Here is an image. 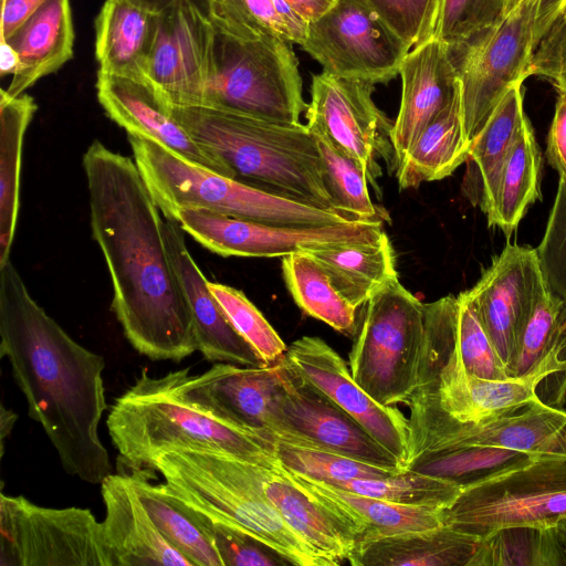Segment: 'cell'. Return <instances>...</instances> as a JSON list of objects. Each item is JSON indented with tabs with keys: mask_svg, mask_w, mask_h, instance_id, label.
Here are the masks:
<instances>
[{
	"mask_svg": "<svg viewBox=\"0 0 566 566\" xmlns=\"http://www.w3.org/2000/svg\"><path fill=\"white\" fill-rule=\"evenodd\" d=\"M509 377L542 378L537 396L558 408L566 397V301L549 291L538 302L522 335Z\"/></svg>",
	"mask_w": 566,
	"mask_h": 566,
	"instance_id": "26",
	"label": "cell"
},
{
	"mask_svg": "<svg viewBox=\"0 0 566 566\" xmlns=\"http://www.w3.org/2000/svg\"><path fill=\"white\" fill-rule=\"evenodd\" d=\"M1 44V62H0V74L6 76L14 74L18 67V56L13 48L6 41H0Z\"/></svg>",
	"mask_w": 566,
	"mask_h": 566,
	"instance_id": "55",
	"label": "cell"
},
{
	"mask_svg": "<svg viewBox=\"0 0 566 566\" xmlns=\"http://www.w3.org/2000/svg\"><path fill=\"white\" fill-rule=\"evenodd\" d=\"M307 22L329 10L337 0H285Z\"/></svg>",
	"mask_w": 566,
	"mask_h": 566,
	"instance_id": "54",
	"label": "cell"
},
{
	"mask_svg": "<svg viewBox=\"0 0 566 566\" xmlns=\"http://www.w3.org/2000/svg\"><path fill=\"white\" fill-rule=\"evenodd\" d=\"M348 355L355 381L384 406H407L418 384L424 304L397 279L364 306Z\"/></svg>",
	"mask_w": 566,
	"mask_h": 566,
	"instance_id": "7",
	"label": "cell"
},
{
	"mask_svg": "<svg viewBox=\"0 0 566 566\" xmlns=\"http://www.w3.org/2000/svg\"><path fill=\"white\" fill-rule=\"evenodd\" d=\"M133 159L166 219L184 209L281 227L358 221L338 211L296 202L189 163L157 142L127 134Z\"/></svg>",
	"mask_w": 566,
	"mask_h": 566,
	"instance_id": "6",
	"label": "cell"
},
{
	"mask_svg": "<svg viewBox=\"0 0 566 566\" xmlns=\"http://www.w3.org/2000/svg\"><path fill=\"white\" fill-rule=\"evenodd\" d=\"M106 424L119 462L129 470H145L153 457L170 449L221 452L263 467L277 463L273 441L197 408L180 396L167 374L150 377L143 371L116 398Z\"/></svg>",
	"mask_w": 566,
	"mask_h": 566,
	"instance_id": "4",
	"label": "cell"
},
{
	"mask_svg": "<svg viewBox=\"0 0 566 566\" xmlns=\"http://www.w3.org/2000/svg\"><path fill=\"white\" fill-rule=\"evenodd\" d=\"M566 516V457L538 454L465 483L442 523L479 535L507 526L553 527Z\"/></svg>",
	"mask_w": 566,
	"mask_h": 566,
	"instance_id": "9",
	"label": "cell"
},
{
	"mask_svg": "<svg viewBox=\"0 0 566 566\" xmlns=\"http://www.w3.org/2000/svg\"><path fill=\"white\" fill-rule=\"evenodd\" d=\"M528 75L548 78L556 87L566 92V18L559 15L537 44Z\"/></svg>",
	"mask_w": 566,
	"mask_h": 566,
	"instance_id": "50",
	"label": "cell"
},
{
	"mask_svg": "<svg viewBox=\"0 0 566 566\" xmlns=\"http://www.w3.org/2000/svg\"><path fill=\"white\" fill-rule=\"evenodd\" d=\"M188 506L201 530L214 545L222 566H277L290 564L250 534L213 520L190 505Z\"/></svg>",
	"mask_w": 566,
	"mask_h": 566,
	"instance_id": "47",
	"label": "cell"
},
{
	"mask_svg": "<svg viewBox=\"0 0 566 566\" xmlns=\"http://www.w3.org/2000/svg\"><path fill=\"white\" fill-rule=\"evenodd\" d=\"M185 233L177 221L164 220L166 249L189 303L198 350L209 361L264 367L260 356L235 331L211 293L209 281L187 248Z\"/></svg>",
	"mask_w": 566,
	"mask_h": 566,
	"instance_id": "23",
	"label": "cell"
},
{
	"mask_svg": "<svg viewBox=\"0 0 566 566\" xmlns=\"http://www.w3.org/2000/svg\"><path fill=\"white\" fill-rule=\"evenodd\" d=\"M4 41L18 56L17 71L4 91L17 97L72 59L74 28L70 0H46Z\"/></svg>",
	"mask_w": 566,
	"mask_h": 566,
	"instance_id": "28",
	"label": "cell"
},
{
	"mask_svg": "<svg viewBox=\"0 0 566 566\" xmlns=\"http://www.w3.org/2000/svg\"><path fill=\"white\" fill-rule=\"evenodd\" d=\"M279 463L287 471L331 483L386 478L402 471L356 460L336 452L303 447L273 438Z\"/></svg>",
	"mask_w": 566,
	"mask_h": 566,
	"instance_id": "42",
	"label": "cell"
},
{
	"mask_svg": "<svg viewBox=\"0 0 566 566\" xmlns=\"http://www.w3.org/2000/svg\"><path fill=\"white\" fill-rule=\"evenodd\" d=\"M327 484L394 503L442 510L457 499L462 489V485L453 480L412 470L386 478L354 479Z\"/></svg>",
	"mask_w": 566,
	"mask_h": 566,
	"instance_id": "40",
	"label": "cell"
},
{
	"mask_svg": "<svg viewBox=\"0 0 566 566\" xmlns=\"http://www.w3.org/2000/svg\"><path fill=\"white\" fill-rule=\"evenodd\" d=\"M0 566H112L88 509H54L0 494Z\"/></svg>",
	"mask_w": 566,
	"mask_h": 566,
	"instance_id": "12",
	"label": "cell"
},
{
	"mask_svg": "<svg viewBox=\"0 0 566 566\" xmlns=\"http://www.w3.org/2000/svg\"><path fill=\"white\" fill-rule=\"evenodd\" d=\"M560 15H563V17H565V18H566V6H565V8H564V10H563V12H562V14H560Z\"/></svg>",
	"mask_w": 566,
	"mask_h": 566,
	"instance_id": "60",
	"label": "cell"
},
{
	"mask_svg": "<svg viewBox=\"0 0 566 566\" xmlns=\"http://www.w3.org/2000/svg\"><path fill=\"white\" fill-rule=\"evenodd\" d=\"M147 470L123 472L158 531L193 566H222L219 554L195 520L189 506L176 497L167 484L149 481Z\"/></svg>",
	"mask_w": 566,
	"mask_h": 566,
	"instance_id": "35",
	"label": "cell"
},
{
	"mask_svg": "<svg viewBox=\"0 0 566 566\" xmlns=\"http://www.w3.org/2000/svg\"><path fill=\"white\" fill-rule=\"evenodd\" d=\"M0 354L10 363L29 417L43 428L63 470L101 484L112 473L98 430L107 408L104 358L48 315L10 260L0 265Z\"/></svg>",
	"mask_w": 566,
	"mask_h": 566,
	"instance_id": "2",
	"label": "cell"
},
{
	"mask_svg": "<svg viewBox=\"0 0 566 566\" xmlns=\"http://www.w3.org/2000/svg\"><path fill=\"white\" fill-rule=\"evenodd\" d=\"M157 15L132 0H105L95 20L98 72L148 82Z\"/></svg>",
	"mask_w": 566,
	"mask_h": 566,
	"instance_id": "29",
	"label": "cell"
},
{
	"mask_svg": "<svg viewBox=\"0 0 566 566\" xmlns=\"http://www.w3.org/2000/svg\"><path fill=\"white\" fill-rule=\"evenodd\" d=\"M554 532L566 563V516L560 517L554 525Z\"/></svg>",
	"mask_w": 566,
	"mask_h": 566,
	"instance_id": "57",
	"label": "cell"
},
{
	"mask_svg": "<svg viewBox=\"0 0 566 566\" xmlns=\"http://www.w3.org/2000/svg\"><path fill=\"white\" fill-rule=\"evenodd\" d=\"M375 85L322 72L312 78L307 105V127L321 134L347 155L365 164L373 177L381 175L376 155L389 160L395 153L390 142L392 123L376 106Z\"/></svg>",
	"mask_w": 566,
	"mask_h": 566,
	"instance_id": "18",
	"label": "cell"
},
{
	"mask_svg": "<svg viewBox=\"0 0 566 566\" xmlns=\"http://www.w3.org/2000/svg\"><path fill=\"white\" fill-rule=\"evenodd\" d=\"M482 537L450 525L357 538L353 566H470Z\"/></svg>",
	"mask_w": 566,
	"mask_h": 566,
	"instance_id": "27",
	"label": "cell"
},
{
	"mask_svg": "<svg viewBox=\"0 0 566 566\" xmlns=\"http://www.w3.org/2000/svg\"><path fill=\"white\" fill-rule=\"evenodd\" d=\"M524 0H507L506 15L515 10Z\"/></svg>",
	"mask_w": 566,
	"mask_h": 566,
	"instance_id": "59",
	"label": "cell"
},
{
	"mask_svg": "<svg viewBox=\"0 0 566 566\" xmlns=\"http://www.w3.org/2000/svg\"><path fill=\"white\" fill-rule=\"evenodd\" d=\"M282 273L294 302L306 315L344 335H355L356 308L338 293L313 258L307 253L285 255Z\"/></svg>",
	"mask_w": 566,
	"mask_h": 566,
	"instance_id": "37",
	"label": "cell"
},
{
	"mask_svg": "<svg viewBox=\"0 0 566 566\" xmlns=\"http://www.w3.org/2000/svg\"><path fill=\"white\" fill-rule=\"evenodd\" d=\"M541 150L527 118L481 207L490 227H497L511 237L527 208L541 198Z\"/></svg>",
	"mask_w": 566,
	"mask_h": 566,
	"instance_id": "31",
	"label": "cell"
},
{
	"mask_svg": "<svg viewBox=\"0 0 566 566\" xmlns=\"http://www.w3.org/2000/svg\"><path fill=\"white\" fill-rule=\"evenodd\" d=\"M277 374L280 384L266 421L273 438L405 471L388 450L304 378L286 358L277 364Z\"/></svg>",
	"mask_w": 566,
	"mask_h": 566,
	"instance_id": "13",
	"label": "cell"
},
{
	"mask_svg": "<svg viewBox=\"0 0 566 566\" xmlns=\"http://www.w3.org/2000/svg\"><path fill=\"white\" fill-rule=\"evenodd\" d=\"M174 220L200 245L221 256H285L370 241L384 233L379 219L322 227H281L202 209H184Z\"/></svg>",
	"mask_w": 566,
	"mask_h": 566,
	"instance_id": "15",
	"label": "cell"
},
{
	"mask_svg": "<svg viewBox=\"0 0 566 566\" xmlns=\"http://www.w3.org/2000/svg\"><path fill=\"white\" fill-rule=\"evenodd\" d=\"M28 94L10 97L0 91V265L10 260L19 207L20 171L24 135L36 112Z\"/></svg>",
	"mask_w": 566,
	"mask_h": 566,
	"instance_id": "36",
	"label": "cell"
},
{
	"mask_svg": "<svg viewBox=\"0 0 566 566\" xmlns=\"http://www.w3.org/2000/svg\"><path fill=\"white\" fill-rule=\"evenodd\" d=\"M169 491L209 517L237 527L291 565L328 566L283 521L265 495L261 465L221 452L170 449L151 458Z\"/></svg>",
	"mask_w": 566,
	"mask_h": 566,
	"instance_id": "5",
	"label": "cell"
},
{
	"mask_svg": "<svg viewBox=\"0 0 566 566\" xmlns=\"http://www.w3.org/2000/svg\"><path fill=\"white\" fill-rule=\"evenodd\" d=\"M201 3L218 32L240 40L271 35L286 40L272 0H201Z\"/></svg>",
	"mask_w": 566,
	"mask_h": 566,
	"instance_id": "44",
	"label": "cell"
},
{
	"mask_svg": "<svg viewBox=\"0 0 566 566\" xmlns=\"http://www.w3.org/2000/svg\"><path fill=\"white\" fill-rule=\"evenodd\" d=\"M399 75L400 106L390 132L396 168L426 127L460 93L448 46L437 38L411 49Z\"/></svg>",
	"mask_w": 566,
	"mask_h": 566,
	"instance_id": "22",
	"label": "cell"
},
{
	"mask_svg": "<svg viewBox=\"0 0 566 566\" xmlns=\"http://www.w3.org/2000/svg\"><path fill=\"white\" fill-rule=\"evenodd\" d=\"M548 292L536 249L507 243L463 294L506 374L538 302Z\"/></svg>",
	"mask_w": 566,
	"mask_h": 566,
	"instance_id": "17",
	"label": "cell"
},
{
	"mask_svg": "<svg viewBox=\"0 0 566 566\" xmlns=\"http://www.w3.org/2000/svg\"><path fill=\"white\" fill-rule=\"evenodd\" d=\"M307 253L356 310L397 279L395 253L387 234L370 241L312 250Z\"/></svg>",
	"mask_w": 566,
	"mask_h": 566,
	"instance_id": "30",
	"label": "cell"
},
{
	"mask_svg": "<svg viewBox=\"0 0 566 566\" xmlns=\"http://www.w3.org/2000/svg\"><path fill=\"white\" fill-rule=\"evenodd\" d=\"M101 494L102 532L112 566H193L161 535L123 472L109 473Z\"/></svg>",
	"mask_w": 566,
	"mask_h": 566,
	"instance_id": "25",
	"label": "cell"
},
{
	"mask_svg": "<svg viewBox=\"0 0 566 566\" xmlns=\"http://www.w3.org/2000/svg\"><path fill=\"white\" fill-rule=\"evenodd\" d=\"M132 1L145 7L151 11L160 12L166 7H168L170 3H172L175 0H132ZM196 1L202 6L201 0H196Z\"/></svg>",
	"mask_w": 566,
	"mask_h": 566,
	"instance_id": "58",
	"label": "cell"
},
{
	"mask_svg": "<svg viewBox=\"0 0 566 566\" xmlns=\"http://www.w3.org/2000/svg\"><path fill=\"white\" fill-rule=\"evenodd\" d=\"M558 93L555 113L546 138V158L558 172L559 180L566 182V92Z\"/></svg>",
	"mask_w": 566,
	"mask_h": 566,
	"instance_id": "51",
	"label": "cell"
},
{
	"mask_svg": "<svg viewBox=\"0 0 566 566\" xmlns=\"http://www.w3.org/2000/svg\"><path fill=\"white\" fill-rule=\"evenodd\" d=\"M307 105L290 41L273 35L240 40L216 32L213 70L203 106L297 124Z\"/></svg>",
	"mask_w": 566,
	"mask_h": 566,
	"instance_id": "8",
	"label": "cell"
},
{
	"mask_svg": "<svg viewBox=\"0 0 566 566\" xmlns=\"http://www.w3.org/2000/svg\"><path fill=\"white\" fill-rule=\"evenodd\" d=\"M507 0H441L434 38L447 46L462 44L496 27Z\"/></svg>",
	"mask_w": 566,
	"mask_h": 566,
	"instance_id": "45",
	"label": "cell"
},
{
	"mask_svg": "<svg viewBox=\"0 0 566 566\" xmlns=\"http://www.w3.org/2000/svg\"><path fill=\"white\" fill-rule=\"evenodd\" d=\"M410 48L434 38L441 0H367Z\"/></svg>",
	"mask_w": 566,
	"mask_h": 566,
	"instance_id": "48",
	"label": "cell"
},
{
	"mask_svg": "<svg viewBox=\"0 0 566 566\" xmlns=\"http://www.w3.org/2000/svg\"><path fill=\"white\" fill-rule=\"evenodd\" d=\"M209 289L235 331L251 345L265 366H275L286 355L287 345L245 296L230 285L208 282Z\"/></svg>",
	"mask_w": 566,
	"mask_h": 566,
	"instance_id": "43",
	"label": "cell"
},
{
	"mask_svg": "<svg viewBox=\"0 0 566 566\" xmlns=\"http://www.w3.org/2000/svg\"><path fill=\"white\" fill-rule=\"evenodd\" d=\"M566 565L553 527L507 526L483 536L470 566Z\"/></svg>",
	"mask_w": 566,
	"mask_h": 566,
	"instance_id": "38",
	"label": "cell"
},
{
	"mask_svg": "<svg viewBox=\"0 0 566 566\" xmlns=\"http://www.w3.org/2000/svg\"><path fill=\"white\" fill-rule=\"evenodd\" d=\"M96 90L106 115L127 134L153 139L193 165L232 178L228 167L179 124L149 82L98 72Z\"/></svg>",
	"mask_w": 566,
	"mask_h": 566,
	"instance_id": "21",
	"label": "cell"
},
{
	"mask_svg": "<svg viewBox=\"0 0 566 566\" xmlns=\"http://www.w3.org/2000/svg\"><path fill=\"white\" fill-rule=\"evenodd\" d=\"M92 235L107 265L112 308L130 345L153 360L198 350L192 314L169 259L160 209L134 159L95 139L82 159Z\"/></svg>",
	"mask_w": 566,
	"mask_h": 566,
	"instance_id": "1",
	"label": "cell"
},
{
	"mask_svg": "<svg viewBox=\"0 0 566 566\" xmlns=\"http://www.w3.org/2000/svg\"><path fill=\"white\" fill-rule=\"evenodd\" d=\"M265 495L286 525L328 566L348 560L359 535L357 525L315 496L297 482L277 461L261 465Z\"/></svg>",
	"mask_w": 566,
	"mask_h": 566,
	"instance_id": "24",
	"label": "cell"
},
{
	"mask_svg": "<svg viewBox=\"0 0 566 566\" xmlns=\"http://www.w3.org/2000/svg\"><path fill=\"white\" fill-rule=\"evenodd\" d=\"M286 360L342 410L356 420L406 470L408 418L374 400L353 378L346 361L322 338L303 336L287 346Z\"/></svg>",
	"mask_w": 566,
	"mask_h": 566,
	"instance_id": "19",
	"label": "cell"
},
{
	"mask_svg": "<svg viewBox=\"0 0 566 566\" xmlns=\"http://www.w3.org/2000/svg\"><path fill=\"white\" fill-rule=\"evenodd\" d=\"M538 454L493 447H469L424 455L406 470L453 480L461 485L526 462Z\"/></svg>",
	"mask_w": 566,
	"mask_h": 566,
	"instance_id": "41",
	"label": "cell"
},
{
	"mask_svg": "<svg viewBox=\"0 0 566 566\" xmlns=\"http://www.w3.org/2000/svg\"><path fill=\"white\" fill-rule=\"evenodd\" d=\"M468 157L469 143L459 93L426 127L399 163V188H417L424 181L443 179L467 163Z\"/></svg>",
	"mask_w": 566,
	"mask_h": 566,
	"instance_id": "33",
	"label": "cell"
},
{
	"mask_svg": "<svg viewBox=\"0 0 566 566\" xmlns=\"http://www.w3.org/2000/svg\"><path fill=\"white\" fill-rule=\"evenodd\" d=\"M548 291L566 301V182L559 180L544 237L536 248Z\"/></svg>",
	"mask_w": 566,
	"mask_h": 566,
	"instance_id": "49",
	"label": "cell"
},
{
	"mask_svg": "<svg viewBox=\"0 0 566 566\" xmlns=\"http://www.w3.org/2000/svg\"><path fill=\"white\" fill-rule=\"evenodd\" d=\"M323 168L325 188L335 208L356 220L385 219L373 203L368 182L378 189L368 167L347 155L321 134H314Z\"/></svg>",
	"mask_w": 566,
	"mask_h": 566,
	"instance_id": "39",
	"label": "cell"
},
{
	"mask_svg": "<svg viewBox=\"0 0 566 566\" xmlns=\"http://www.w3.org/2000/svg\"><path fill=\"white\" fill-rule=\"evenodd\" d=\"M167 375L180 396L197 408L235 428L273 441L266 421L280 384L277 365L250 367L216 363L199 375H191L189 368Z\"/></svg>",
	"mask_w": 566,
	"mask_h": 566,
	"instance_id": "20",
	"label": "cell"
},
{
	"mask_svg": "<svg viewBox=\"0 0 566 566\" xmlns=\"http://www.w3.org/2000/svg\"><path fill=\"white\" fill-rule=\"evenodd\" d=\"M301 46L324 73L374 85L398 75L411 50L367 0H337L308 22Z\"/></svg>",
	"mask_w": 566,
	"mask_h": 566,
	"instance_id": "14",
	"label": "cell"
},
{
	"mask_svg": "<svg viewBox=\"0 0 566 566\" xmlns=\"http://www.w3.org/2000/svg\"><path fill=\"white\" fill-rule=\"evenodd\" d=\"M407 407L410 413L406 469L424 455L469 447L566 457V412L542 401L474 423L453 419L419 388Z\"/></svg>",
	"mask_w": 566,
	"mask_h": 566,
	"instance_id": "10",
	"label": "cell"
},
{
	"mask_svg": "<svg viewBox=\"0 0 566 566\" xmlns=\"http://www.w3.org/2000/svg\"><path fill=\"white\" fill-rule=\"evenodd\" d=\"M459 310L454 352L462 367L471 375L501 380L509 378L505 367L484 332L463 292L458 296Z\"/></svg>",
	"mask_w": 566,
	"mask_h": 566,
	"instance_id": "46",
	"label": "cell"
},
{
	"mask_svg": "<svg viewBox=\"0 0 566 566\" xmlns=\"http://www.w3.org/2000/svg\"><path fill=\"white\" fill-rule=\"evenodd\" d=\"M289 473L315 496L350 518L359 528L357 538L422 531L443 524L442 509L394 503Z\"/></svg>",
	"mask_w": 566,
	"mask_h": 566,
	"instance_id": "32",
	"label": "cell"
},
{
	"mask_svg": "<svg viewBox=\"0 0 566 566\" xmlns=\"http://www.w3.org/2000/svg\"><path fill=\"white\" fill-rule=\"evenodd\" d=\"M46 0H2L0 41L14 31Z\"/></svg>",
	"mask_w": 566,
	"mask_h": 566,
	"instance_id": "52",
	"label": "cell"
},
{
	"mask_svg": "<svg viewBox=\"0 0 566 566\" xmlns=\"http://www.w3.org/2000/svg\"><path fill=\"white\" fill-rule=\"evenodd\" d=\"M17 420H18V415L15 412H13L11 409H7L3 405H1V407H0L1 455L4 452L6 438L10 436Z\"/></svg>",
	"mask_w": 566,
	"mask_h": 566,
	"instance_id": "56",
	"label": "cell"
},
{
	"mask_svg": "<svg viewBox=\"0 0 566 566\" xmlns=\"http://www.w3.org/2000/svg\"><path fill=\"white\" fill-rule=\"evenodd\" d=\"M566 0H538L534 24L535 48L562 14Z\"/></svg>",
	"mask_w": 566,
	"mask_h": 566,
	"instance_id": "53",
	"label": "cell"
},
{
	"mask_svg": "<svg viewBox=\"0 0 566 566\" xmlns=\"http://www.w3.org/2000/svg\"><path fill=\"white\" fill-rule=\"evenodd\" d=\"M216 32L196 0H175L158 12L147 81L168 105H205L213 70Z\"/></svg>",
	"mask_w": 566,
	"mask_h": 566,
	"instance_id": "16",
	"label": "cell"
},
{
	"mask_svg": "<svg viewBox=\"0 0 566 566\" xmlns=\"http://www.w3.org/2000/svg\"><path fill=\"white\" fill-rule=\"evenodd\" d=\"M537 3L538 0H524L496 27L462 44L448 46L460 82L469 146L506 93L530 76L536 49Z\"/></svg>",
	"mask_w": 566,
	"mask_h": 566,
	"instance_id": "11",
	"label": "cell"
},
{
	"mask_svg": "<svg viewBox=\"0 0 566 566\" xmlns=\"http://www.w3.org/2000/svg\"><path fill=\"white\" fill-rule=\"evenodd\" d=\"M171 112L193 140L228 167L232 179L296 202L338 211L325 188L316 137L307 125L270 122L208 106H171Z\"/></svg>",
	"mask_w": 566,
	"mask_h": 566,
	"instance_id": "3",
	"label": "cell"
},
{
	"mask_svg": "<svg viewBox=\"0 0 566 566\" xmlns=\"http://www.w3.org/2000/svg\"><path fill=\"white\" fill-rule=\"evenodd\" d=\"M522 85L518 83L506 93L470 143L463 192L480 208L490 196L503 161L527 119Z\"/></svg>",
	"mask_w": 566,
	"mask_h": 566,
	"instance_id": "34",
	"label": "cell"
}]
</instances>
